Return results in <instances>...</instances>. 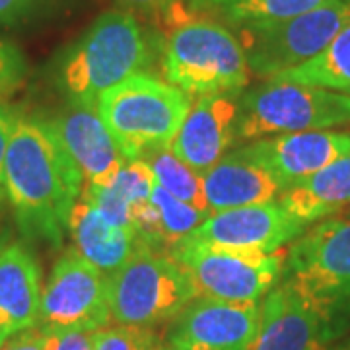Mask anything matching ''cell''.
Segmentation results:
<instances>
[{
  "instance_id": "obj_18",
  "label": "cell",
  "mask_w": 350,
  "mask_h": 350,
  "mask_svg": "<svg viewBox=\"0 0 350 350\" xmlns=\"http://www.w3.org/2000/svg\"><path fill=\"white\" fill-rule=\"evenodd\" d=\"M41 292V271L33 253L22 243H8L0 251V347L38 325Z\"/></svg>"
},
{
  "instance_id": "obj_11",
  "label": "cell",
  "mask_w": 350,
  "mask_h": 350,
  "mask_svg": "<svg viewBox=\"0 0 350 350\" xmlns=\"http://www.w3.org/2000/svg\"><path fill=\"white\" fill-rule=\"evenodd\" d=\"M261 323V301L199 296L163 331L170 350H251Z\"/></svg>"
},
{
  "instance_id": "obj_23",
  "label": "cell",
  "mask_w": 350,
  "mask_h": 350,
  "mask_svg": "<svg viewBox=\"0 0 350 350\" xmlns=\"http://www.w3.org/2000/svg\"><path fill=\"white\" fill-rule=\"evenodd\" d=\"M140 160L148 165L156 185H160L163 191L174 195L175 199L208 213L206 200H204V189H202V175L191 170L187 163L181 162L172 152V148L146 152Z\"/></svg>"
},
{
  "instance_id": "obj_20",
  "label": "cell",
  "mask_w": 350,
  "mask_h": 350,
  "mask_svg": "<svg viewBox=\"0 0 350 350\" xmlns=\"http://www.w3.org/2000/svg\"><path fill=\"white\" fill-rule=\"evenodd\" d=\"M347 204H350V154L290 183L280 195V206L306 226L323 220Z\"/></svg>"
},
{
  "instance_id": "obj_28",
  "label": "cell",
  "mask_w": 350,
  "mask_h": 350,
  "mask_svg": "<svg viewBox=\"0 0 350 350\" xmlns=\"http://www.w3.org/2000/svg\"><path fill=\"white\" fill-rule=\"evenodd\" d=\"M55 349V333H49L39 325L29 327L22 333L6 340L0 350H53Z\"/></svg>"
},
{
  "instance_id": "obj_2",
  "label": "cell",
  "mask_w": 350,
  "mask_h": 350,
  "mask_svg": "<svg viewBox=\"0 0 350 350\" xmlns=\"http://www.w3.org/2000/svg\"><path fill=\"white\" fill-rule=\"evenodd\" d=\"M150 38L133 14L103 12L64 51L59 84L75 103H96L103 92L152 64Z\"/></svg>"
},
{
  "instance_id": "obj_17",
  "label": "cell",
  "mask_w": 350,
  "mask_h": 350,
  "mask_svg": "<svg viewBox=\"0 0 350 350\" xmlns=\"http://www.w3.org/2000/svg\"><path fill=\"white\" fill-rule=\"evenodd\" d=\"M202 189L206 208L213 214L275 202L286 187L261 162L238 148L226 154L208 174L202 175Z\"/></svg>"
},
{
  "instance_id": "obj_34",
  "label": "cell",
  "mask_w": 350,
  "mask_h": 350,
  "mask_svg": "<svg viewBox=\"0 0 350 350\" xmlns=\"http://www.w3.org/2000/svg\"><path fill=\"white\" fill-rule=\"evenodd\" d=\"M8 243H10V234H8V232H6V230L0 226V251L4 250Z\"/></svg>"
},
{
  "instance_id": "obj_4",
  "label": "cell",
  "mask_w": 350,
  "mask_h": 350,
  "mask_svg": "<svg viewBox=\"0 0 350 350\" xmlns=\"http://www.w3.org/2000/svg\"><path fill=\"white\" fill-rule=\"evenodd\" d=\"M193 96L148 72H138L103 92L96 105L129 162L146 152L170 148Z\"/></svg>"
},
{
  "instance_id": "obj_26",
  "label": "cell",
  "mask_w": 350,
  "mask_h": 350,
  "mask_svg": "<svg viewBox=\"0 0 350 350\" xmlns=\"http://www.w3.org/2000/svg\"><path fill=\"white\" fill-rule=\"evenodd\" d=\"M94 350H170L162 333L148 327L107 325L94 331Z\"/></svg>"
},
{
  "instance_id": "obj_5",
  "label": "cell",
  "mask_w": 350,
  "mask_h": 350,
  "mask_svg": "<svg viewBox=\"0 0 350 350\" xmlns=\"http://www.w3.org/2000/svg\"><path fill=\"white\" fill-rule=\"evenodd\" d=\"M160 68L165 82L189 96L241 92L251 75L238 36L202 16L172 27L160 49Z\"/></svg>"
},
{
  "instance_id": "obj_22",
  "label": "cell",
  "mask_w": 350,
  "mask_h": 350,
  "mask_svg": "<svg viewBox=\"0 0 350 350\" xmlns=\"http://www.w3.org/2000/svg\"><path fill=\"white\" fill-rule=\"evenodd\" d=\"M271 80L323 88L350 96V24L345 25L335 39L312 61Z\"/></svg>"
},
{
  "instance_id": "obj_30",
  "label": "cell",
  "mask_w": 350,
  "mask_h": 350,
  "mask_svg": "<svg viewBox=\"0 0 350 350\" xmlns=\"http://www.w3.org/2000/svg\"><path fill=\"white\" fill-rule=\"evenodd\" d=\"M53 350H94V333H84V331L55 333Z\"/></svg>"
},
{
  "instance_id": "obj_21",
  "label": "cell",
  "mask_w": 350,
  "mask_h": 350,
  "mask_svg": "<svg viewBox=\"0 0 350 350\" xmlns=\"http://www.w3.org/2000/svg\"><path fill=\"white\" fill-rule=\"evenodd\" d=\"M154 183L156 181L148 165L142 160H135L126 163L109 185H84L80 197L94 204L109 222L135 230V214L142 204L150 200Z\"/></svg>"
},
{
  "instance_id": "obj_8",
  "label": "cell",
  "mask_w": 350,
  "mask_h": 350,
  "mask_svg": "<svg viewBox=\"0 0 350 350\" xmlns=\"http://www.w3.org/2000/svg\"><path fill=\"white\" fill-rule=\"evenodd\" d=\"M347 24H350V0L282 22L241 25L238 39L251 72L271 80L312 61Z\"/></svg>"
},
{
  "instance_id": "obj_9",
  "label": "cell",
  "mask_w": 350,
  "mask_h": 350,
  "mask_svg": "<svg viewBox=\"0 0 350 350\" xmlns=\"http://www.w3.org/2000/svg\"><path fill=\"white\" fill-rule=\"evenodd\" d=\"M195 282L200 296L226 301H261L280 282L286 251L243 253L181 239L167 251Z\"/></svg>"
},
{
  "instance_id": "obj_6",
  "label": "cell",
  "mask_w": 350,
  "mask_h": 350,
  "mask_svg": "<svg viewBox=\"0 0 350 350\" xmlns=\"http://www.w3.org/2000/svg\"><path fill=\"white\" fill-rule=\"evenodd\" d=\"M189 273L170 253L138 243L135 253L107 276L111 323L148 327L170 323L199 298Z\"/></svg>"
},
{
  "instance_id": "obj_3",
  "label": "cell",
  "mask_w": 350,
  "mask_h": 350,
  "mask_svg": "<svg viewBox=\"0 0 350 350\" xmlns=\"http://www.w3.org/2000/svg\"><path fill=\"white\" fill-rule=\"evenodd\" d=\"M280 282L290 286L337 340L350 325V220L331 218L286 251Z\"/></svg>"
},
{
  "instance_id": "obj_14",
  "label": "cell",
  "mask_w": 350,
  "mask_h": 350,
  "mask_svg": "<svg viewBox=\"0 0 350 350\" xmlns=\"http://www.w3.org/2000/svg\"><path fill=\"white\" fill-rule=\"evenodd\" d=\"M53 125L88 187L109 185L129 163L117 140L101 121L96 103L68 101L57 119H53Z\"/></svg>"
},
{
  "instance_id": "obj_15",
  "label": "cell",
  "mask_w": 350,
  "mask_h": 350,
  "mask_svg": "<svg viewBox=\"0 0 350 350\" xmlns=\"http://www.w3.org/2000/svg\"><path fill=\"white\" fill-rule=\"evenodd\" d=\"M243 150L261 162L276 179L290 183L323 170L350 154V131H306L255 140Z\"/></svg>"
},
{
  "instance_id": "obj_33",
  "label": "cell",
  "mask_w": 350,
  "mask_h": 350,
  "mask_svg": "<svg viewBox=\"0 0 350 350\" xmlns=\"http://www.w3.org/2000/svg\"><path fill=\"white\" fill-rule=\"evenodd\" d=\"M236 0H185L187 8L193 14H202V12H211L214 14L216 10H220L226 4H232Z\"/></svg>"
},
{
  "instance_id": "obj_12",
  "label": "cell",
  "mask_w": 350,
  "mask_h": 350,
  "mask_svg": "<svg viewBox=\"0 0 350 350\" xmlns=\"http://www.w3.org/2000/svg\"><path fill=\"white\" fill-rule=\"evenodd\" d=\"M304 232L306 224L288 214L280 202H267L213 213L185 239L218 250L276 253Z\"/></svg>"
},
{
  "instance_id": "obj_27",
  "label": "cell",
  "mask_w": 350,
  "mask_h": 350,
  "mask_svg": "<svg viewBox=\"0 0 350 350\" xmlns=\"http://www.w3.org/2000/svg\"><path fill=\"white\" fill-rule=\"evenodd\" d=\"M25 64L22 51L10 41L0 39V101H4L24 82Z\"/></svg>"
},
{
  "instance_id": "obj_24",
  "label": "cell",
  "mask_w": 350,
  "mask_h": 350,
  "mask_svg": "<svg viewBox=\"0 0 350 350\" xmlns=\"http://www.w3.org/2000/svg\"><path fill=\"white\" fill-rule=\"evenodd\" d=\"M338 2L349 0H236L214 14H218L228 25L241 27L251 24L282 22Z\"/></svg>"
},
{
  "instance_id": "obj_10",
  "label": "cell",
  "mask_w": 350,
  "mask_h": 350,
  "mask_svg": "<svg viewBox=\"0 0 350 350\" xmlns=\"http://www.w3.org/2000/svg\"><path fill=\"white\" fill-rule=\"evenodd\" d=\"M109 323L107 276L80 253L66 251L41 292L38 325L49 333H94Z\"/></svg>"
},
{
  "instance_id": "obj_16",
  "label": "cell",
  "mask_w": 350,
  "mask_h": 350,
  "mask_svg": "<svg viewBox=\"0 0 350 350\" xmlns=\"http://www.w3.org/2000/svg\"><path fill=\"white\" fill-rule=\"evenodd\" d=\"M335 337L300 296L278 282L261 301V323L251 350H331Z\"/></svg>"
},
{
  "instance_id": "obj_25",
  "label": "cell",
  "mask_w": 350,
  "mask_h": 350,
  "mask_svg": "<svg viewBox=\"0 0 350 350\" xmlns=\"http://www.w3.org/2000/svg\"><path fill=\"white\" fill-rule=\"evenodd\" d=\"M150 202L160 216L163 245L170 250L181 239L187 238L195 228H199L211 216V213H206V211H200L183 200L175 199L174 195H170L167 191H163L156 183L152 187Z\"/></svg>"
},
{
  "instance_id": "obj_13",
  "label": "cell",
  "mask_w": 350,
  "mask_h": 350,
  "mask_svg": "<svg viewBox=\"0 0 350 350\" xmlns=\"http://www.w3.org/2000/svg\"><path fill=\"white\" fill-rule=\"evenodd\" d=\"M241 92L206 94L193 100L172 142V152L199 175L208 174L238 140Z\"/></svg>"
},
{
  "instance_id": "obj_32",
  "label": "cell",
  "mask_w": 350,
  "mask_h": 350,
  "mask_svg": "<svg viewBox=\"0 0 350 350\" xmlns=\"http://www.w3.org/2000/svg\"><path fill=\"white\" fill-rule=\"evenodd\" d=\"M121 2L126 4V6H131V8L142 10V12L163 16L170 8H174L175 4H179L181 0H121Z\"/></svg>"
},
{
  "instance_id": "obj_1",
  "label": "cell",
  "mask_w": 350,
  "mask_h": 350,
  "mask_svg": "<svg viewBox=\"0 0 350 350\" xmlns=\"http://www.w3.org/2000/svg\"><path fill=\"white\" fill-rule=\"evenodd\" d=\"M82 189L84 177L53 121L18 115L6 150L4 191L24 238L59 247Z\"/></svg>"
},
{
  "instance_id": "obj_31",
  "label": "cell",
  "mask_w": 350,
  "mask_h": 350,
  "mask_svg": "<svg viewBox=\"0 0 350 350\" xmlns=\"http://www.w3.org/2000/svg\"><path fill=\"white\" fill-rule=\"evenodd\" d=\"M36 0H0V27L22 20L33 8Z\"/></svg>"
},
{
  "instance_id": "obj_35",
  "label": "cell",
  "mask_w": 350,
  "mask_h": 350,
  "mask_svg": "<svg viewBox=\"0 0 350 350\" xmlns=\"http://www.w3.org/2000/svg\"><path fill=\"white\" fill-rule=\"evenodd\" d=\"M331 350H350V337L347 340H342V342H335Z\"/></svg>"
},
{
  "instance_id": "obj_29",
  "label": "cell",
  "mask_w": 350,
  "mask_h": 350,
  "mask_svg": "<svg viewBox=\"0 0 350 350\" xmlns=\"http://www.w3.org/2000/svg\"><path fill=\"white\" fill-rule=\"evenodd\" d=\"M18 113H14L10 107L0 101V204L6 200V191H4V162H6V150H8V140L12 133L14 121Z\"/></svg>"
},
{
  "instance_id": "obj_19",
  "label": "cell",
  "mask_w": 350,
  "mask_h": 350,
  "mask_svg": "<svg viewBox=\"0 0 350 350\" xmlns=\"http://www.w3.org/2000/svg\"><path fill=\"white\" fill-rule=\"evenodd\" d=\"M68 232L75 241L76 253L98 267L105 276L117 271L140 243L133 228L109 222L94 204L82 197L70 213Z\"/></svg>"
},
{
  "instance_id": "obj_7",
  "label": "cell",
  "mask_w": 350,
  "mask_h": 350,
  "mask_svg": "<svg viewBox=\"0 0 350 350\" xmlns=\"http://www.w3.org/2000/svg\"><path fill=\"white\" fill-rule=\"evenodd\" d=\"M350 125V96L269 80L241 96L238 140L271 138Z\"/></svg>"
}]
</instances>
